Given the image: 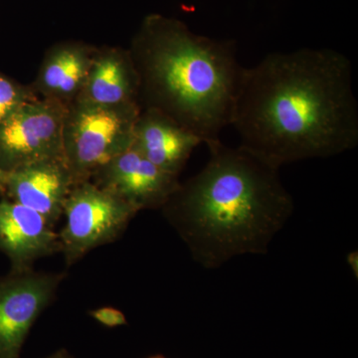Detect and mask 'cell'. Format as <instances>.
I'll return each mask as SVG.
<instances>
[{
	"instance_id": "9",
	"label": "cell",
	"mask_w": 358,
	"mask_h": 358,
	"mask_svg": "<svg viewBox=\"0 0 358 358\" xmlns=\"http://www.w3.org/2000/svg\"><path fill=\"white\" fill-rule=\"evenodd\" d=\"M1 185L11 201L36 211L54 227L63 216L74 180L64 157H54L6 171Z\"/></svg>"
},
{
	"instance_id": "2",
	"label": "cell",
	"mask_w": 358,
	"mask_h": 358,
	"mask_svg": "<svg viewBox=\"0 0 358 358\" xmlns=\"http://www.w3.org/2000/svg\"><path fill=\"white\" fill-rule=\"evenodd\" d=\"M207 148V164L179 183L162 211L193 260L214 270L235 257L267 254L294 203L280 167L240 145Z\"/></svg>"
},
{
	"instance_id": "5",
	"label": "cell",
	"mask_w": 358,
	"mask_h": 358,
	"mask_svg": "<svg viewBox=\"0 0 358 358\" xmlns=\"http://www.w3.org/2000/svg\"><path fill=\"white\" fill-rule=\"evenodd\" d=\"M138 212L92 181L73 186L63 209L65 224L58 232L66 265H74L92 250L114 242Z\"/></svg>"
},
{
	"instance_id": "1",
	"label": "cell",
	"mask_w": 358,
	"mask_h": 358,
	"mask_svg": "<svg viewBox=\"0 0 358 358\" xmlns=\"http://www.w3.org/2000/svg\"><path fill=\"white\" fill-rule=\"evenodd\" d=\"M230 126L240 145L278 167L353 150L358 106L352 62L329 48L268 54L244 67Z\"/></svg>"
},
{
	"instance_id": "7",
	"label": "cell",
	"mask_w": 358,
	"mask_h": 358,
	"mask_svg": "<svg viewBox=\"0 0 358 358\" xmlns=\"http://www.w3.org/2000/svg\"><path fill=\"white\" fill-rule=\"evenodd\" d=\"M64 277L29 268L0 282V358H20L28 334Z\"/></svg>"
},
{
	"instance_id": "12",
	"label": "cell",
	"mask_w": 358,
	"mask_h": 358,
	"mask_svg": "<svg viewBox=\"0 0 358 358\" xmlns=\"http://www.w3.org/2000/svg\"><path fill=\"white\" fill-rule=\"evenodd\" d=\"M140 87V75L133 61L120 52H110L94 57L76 100L102 107L136 103Z\"/></svg>"
},
{
	"instance_id": "3",
	"label": "cell",
	"mask_w": 358,
	"mask_h": 358,
	"mask_svg": "<svg viewBox=\"0 0 358 358\" xmlns=\"http://www.w3.org/2000/svg\"><path fill=\"white\" fill-rule=\"evenodd\" d=\"M136 58L148 109L169 115L206 145L220 141L244 70L234 40L209 38L154 16L136 44Z\"/></svg>"
},
{
	"instance_id": "15",
	"label": "cell",
	"mask_w": 358,
	"mask_h": 358,
	"mask_svg": "<svg viewBox=\"0 0 358 358\" xmlns=\"http://www.w3.org/2000/svg\"><path fill=\"white\" fill-rule=\"evenodd\" d=\"M89 315L99 324L106 327H110V329L128 324V320H127L124 313L115 308H95V310H90Z\"/></svg>"
},
{
	"instance_id": "4",
	"label": "cell",
	"mask_w": 358,
	"mask_h": 358,
	"mask_svg": "<svg viewBox=\"0 0 358 358\" xmlns=\"http://www.w3.org/2000/svg\"><path fill=\"white\" fill-rule=\"evenodd\" d=\"M140 115L138 103L102 107L76 100L68 107L63 155L74 185L89 181L100 167L133 145Z\"/></svg>"
},
{
	"instance_id": "10",
	"label": "cell",
	"mask_w": 358,
	"mask_h": 358,
	"mask_svg": "<svg viewBox=\"0 0 358 358\" xmlns=\"http://www.w3.org/2000/svg\"><path fill=\"white\" fill-rule=\"evenodd\" d=\"M0 249L17 271L32 268L44 257L61 253L59 233L36 211L20 203L0 202Z\"/></svg>"
},
{
	"instance_id": "11",
	"label": "cell",
	"mask_w": 358,
	"mask_h": 358,
	"mask_svg": "<svg viewBox=\"0 0 358 358\" xmlns=\"http://www.w3.org/2000/svg\"><path fill=\"white\" fill-rule=\"evenodd\" d=\"M202 141L171 117L155 109L140 115L133 145L162 171L178 176Z\"/></svg>"
},
{
	"instance_id": "13",
	"label": "cell",
	"mask_w": 358,
	"mask_h": 358,
	"mask_svg": "<svg viewBox=\"0 0 358 358\" xmlns=\"http://www.w3.org/2000/svg\"><path fill=\"white\" fill-rule=\"evenodd\" d=\"M93 57L82 47L56 49L40 71L39 86L46 99L64 103L76 99L88 77Z\"/></svg>"
},
{
	"instance_id": "16",
	"label": "cell",
	"mask_w": 358,
	"mask_h": 358,
	"mask_svg": "<svg viewBox=\"0 0 358 358\" xmlns=\"http://www.w3.org/2000/svg\"><path fill=\"white\" fill-rule=\"evenodd\" d=\"M45 358H75L74 355L66 350V348H60V350H56L55 352L52 353L51 355Z\"/></svg>"
},
{
	"instance_id": "8",
	"label": "cell",
	"mask_w": 358,
	"mask_h": 358,
	"mask_svg": "<svg viewBox=\"0 0 358 358\" xmlns=\"http://www.w3.org/2000/svg\"><path fill=\"white\" fill-rule=\"evenodd\" d=\"M90 181L138 211L162 208L178 187V176L155 166L134 145L98 169Z\"/></svg>"
},
{
	"instance_id": "17",
	"label": "cell",
	"mask_w": 358,
	"mask_h": 358,
	"mask_svg": "<svg viewBox=\"0 0 358 358\" xmlns=\"http://www.w3.org/2000/svg\"><path fill=\"white\" fill-rule=\"evenodd\" d=\"M4 176H6V173H4V171H2L1 167H0V185L3 182Z\"/></svg>"
},
{
	"instance_id": "18",
	"label": "cell",
	"mask_w": 358,
	"mask_h": 358,
	"mask_svg": "<svg viewBox=\"0 0 358 358\" xmlns=\"http://www.w3.org/2000/svg\"><path fill=\"white\" fill-rule=\"evenodd\" d=\"M148 358H166V357H162V355H155V357H148Z\"/></svg>"
},
{
	"instance_id": "14",
	"label": "cell",
	"mask_w": 358,
	"mask_h": 358,
	"mask_svg": "<svg viewBox=\"0 0 358 358\" xmlns=\"http://www.w3.org/2000/svg\"><path fill=\"white\" fill-rule=\"evenodd\" d=\"M32 99L26 90L0 76V124Z\"/></svg>"
},
{
	"instance_id": "6",
	"label": "cell",
	"mask_w": 358,
	"mask_h": 358,
	"mask_svg": "<svg viewBox=\"0 0 358 358\" xmlns=\"http://www.w3.org/2000/svg\"><path fill=\"white\" fill-rule=\"evenodd\" d=\"M68 107L45 98L24 103L0 124V167L4 173L38 160L64 157Z\"/></svg>"
}]
</instances>
